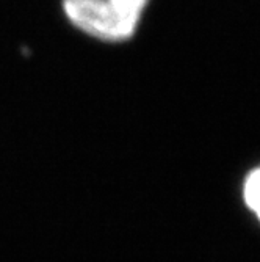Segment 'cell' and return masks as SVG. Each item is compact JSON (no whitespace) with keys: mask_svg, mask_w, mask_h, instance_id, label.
<instances>
[{"mask_svg":"<svg viewBox=\"0 0 260 262\" xmlns=\"http://www.w3.org/2000/svg\"><path fill=\"white\" fill-rule=\"evenodd\" d=\"M243 200L246 207L260 222V165L248 173L243 182Z\"/></svg>","mask_w":260,"mask_h":262,"instance_id":"7a4b0ae2","label":"cell"},{"mask_svg":"<svg viewBox=\"0 0 260 262\" xmlns=\"http://www.w3.org/2000/svg\"><path fill=\"white\" fill-rule=\"evenodd\" d=\"M151 0H61V13L80 33L107 44L130 41Z\"/></svg>","mask_w":260,"mask_h":262,"instance_id":"6da1fadb","label":"cell"}]
</instances>
